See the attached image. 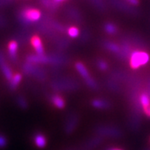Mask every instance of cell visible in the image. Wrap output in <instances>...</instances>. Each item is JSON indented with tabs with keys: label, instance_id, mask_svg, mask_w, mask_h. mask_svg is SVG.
<instances>
[{
	"label": "cell",
	"instance_id": "6da1fadb",
	"mask_svg": "<svg viewBox=\"0 0 150 150\" xmlns=\"http://www.w3.org/2000/svg\"><path fill=\"white\" fill-rule=\"evenodd\" d=\"M41 16V14L38 9L32 8H24L18 14V21L24 25H28L30 22L38 21Z\"/></svg>",
	"mask_w": 150,
	"mask_h": 150
},
{
	"label": "cell",
	"instance_id": "7a4b0ae2",
	"mask_svg": "<svg viewBox=\"0 0 150 150\" xmlns=\"http://www.w3.org/2000/svg\"><path fill=\"white\" fill-rule=\"evenodd\" d=\"M149 60V55L144 51H133L130 57V66L132 68L137 69L142 65H146Z\"/></svg>",
	"mask_w": 150,
	"mask_h": 150
},
{
	"label": "cell",
	"instance_id": "3957f363",
	"mask_svg": "<svg viewBox=\"0 0 150 150\" xmlns=\"http://www.w3.org/2000/svg\"><path fill=\"white\" fill-rule=\"evenodd\" d=\"M23 70H24L25 74L33 75V76L36 77L38 79H40V80L45 79V73L42 70H40V68H39V67H34L30 63L27 62L23 67Z\"/></svg>",
	"mask_w": 150,
	"mask_h": 150
},
{
	"label": "cell",
	"instance_id": "277c9868",
	"mask_svg": "<svg viewBox=\"0 0 150 150\" xmlns=\"http://www.w3.org/2000/svg\"><path fill=\"white\" fill-rule=\"evenodd\" d=\"M96 132L100 136H109L111 137H120L122 135L119 129L110 126H99L96 129Z\"/></svg>",
	"mask_w": 150,
	"mask_h": 150
},
{
	"label": "cell",
	"instance_id": "5b68a950",
	"mask_svg": "<svg viewBox=\"0 0 150 150\" xmlns=\"http://www.w3.org/2000/svg\"><path fill=\"white\" fill-rule=\"evenodd\" d=\"M110 2L112 4L114 7H117L121 11H124L125 12H127V13L132 14V15H137L139 13V11H137V9H134L131 8L129 6L124 3V2L120 1V0H110Z\"/></svg>",
	"mask_w": 150,
	"mask_h": 150
},
{
	"label": "cell",
	"instance_id": "8992f818",
	"mask_svg": "<svg viewBox=\"0 0 150 150\" xmlns=\"http://www.w3.org/2000/svg\"><path fill=\"white\" fill-rule=\"evenodd\" d=\"M17 50L18 43L15 41H12L8 44V57L11 61H17Z\"/></svg>",
	"mask_w": 150,
	"mask_h": 150
},
{
	"label": "cell",
	"instance_id": "52a82bcc",
	"mask_svg": "<svg viewBox=\"0 0 150 150\" xmlns=\"http://www.w3.org/2000/svg\"><path fill=\"white\" fill-rule=\"evenodd\" d=\"M27 61L29 63H47L49 61V59L43 55H28L27 57Z\"/></svg>",
	"mask_w": 150,
	"mask_h": 150
},
{
	"label": "cell",
	"instance_id": "ba28073f",
	"mask_svg": "<svg viewBox=\"0 0 150 150\" xmlns=\"http://www.w3.org/2000/svg\"><path fill=\"white\" fill-rule=\"evenodd\" d=\"M77 122H78L77 116H74V115H72V116L69 117V119L67 120V124H66V127H65V131H66V133H72V132L73 131L74 128L76 127Z\"/></svg>",
	"mask_w": 150,
	"mask_h": 150
},
{
	"label": "cell",
	"instance_id": "9c48e42d",
	"mask_svg": "<svg viewBox=\"0 0 150 150\" xmlns=\"http://www.w3.org/2000/svg\"><path fill=\"white\" fill-rule=\"evenodd\" d=\"M30 42H31L32 45L34 46L35 50H36L38 55H43V54H44V48H43L41 41H40L39 37H32L31 39H30Z\"/></svg>",
	"mask_w": 150,
	"mask_h": 150
},
{
	"label": "cell",
	"instance_id": "30bf717a",
	"mask_svg": "<svg viewBox=\"0 0 150 150\" xmlns=\"http://www.w3.org/2000/svg\"><path fill=\"white\" fill-rule=\"evenodd\" d=\"M101 141H102L101 136H96L95 137V138H92V139L87 141V142L84 144V148H86V149H93L95 148V147L97 146H98V145L101 143Z\"/></svg>",
	"mask_w": 150,
	"mask_h": 150
},
{
	"label": "cell",
	"instance_id": "8fae6325",
	"mask_svg": "<svg viewBox=\"0 0 150 150\" xmlns=\"http://www.w3.org/2000/svg\"><path fill=\"white\" fill-rule=\"evenodd\" d=\"M40 3L50 10L57 9L59 6V2H57L55 0H39Z\"/></svg>",
	"mask_w": 150,
	"mask_h": 150
},
{
	"label": "cell",
	"instance_id": "7c38bea8",
	"mask_svg": "<svg viewBox=\"0 0 150 150\" xmlns=\"http://www.w3.org/2000/svg\"><path fill=\"white\" fill-rule=\"evenodd\" d=\"M34 139L36 146L38 147H39V148H43V147H44L46 143H47L46 138L44 137V135H42L40 133H37L36 135L34 136Z\"/></svg>",
	"mask_w": 150,
	"mask_h": 150
},
{
	"label": "cell",
	"instance_id": "4fadbf2b",
	"mask_svg": "<svg viewBox=\"0 0 150 150\" xmlns=\"http://www.w3.org/2000/svg\"><path fill=\"white\" fill-rule=\"evenodd\" d=\"M76 68L77 69V70L79 71V74L82 75V78H84V79H85V80H86V79H88V78H90L87 69L86 68V67L84 66L82 63H80V62L76 63Z\"/></svg>",
	"mask_w": 150,
	"mask_h": 150
},
{
	"label": "cell",
	"instance_id": "5bb4252c",
	"mask_svg": "<svg viewBox=\"0 0 150 150\" xmlns=\"http://www.w3.org/2000/svg\"><path fill=\"white\" fill-rule=\"evenodd\" d=\"M0 69L2 70V74H4L5 78H6L8 81H11L12 78H13V75H12V71H11V70L10 69L9 67L8 66L7 64L6 63L5 65H3L2 66L0 67Z\"/></svg>",
	"mask_w": 150,
	"mask_h": 150
},
{
	"label": "cell",
	"instance_id": "9a60e30c",
	"mask_svg": "<svg viewBox=\"0 0 150 150\" xmlns=\"http://www.w3.org/2000/svg\"><path fill=\"white\" fill-rule=\"evenodd\" d=\"M67 12L71 18L76 19V21H80L81 19V15L79 14V11L75 9L74 7H68L67 9Z\"/></svg>",
	"mask_w": 150,
	"mask_h": 150
},
{
	"label": "cell",
	"instance_id": "2e32d148",
	"mask_svg": "<svg viewBox=\"0 0 150 150\" xmlns=\"http://www.w3.org/2000/svg\"><path fill=\"white\" fill-rule=\"evenodd\" d=\"M49 59V61L53 64H58V65H60L62 63H65L67 61V59L66 57H63V56H61L59 55H53L51 57H48Z\"/></svg>",
	"mask_w": 150,
	"mask_h": 150
},
{
	"label": "cell",
	"instance_id": "e0dca14e",
	"mask_svg": "<svg viewBox=\"0 0 150 150\" xmlns=\"http://www.w3.org/2000/svg\"><path fill=\"white\" fill-rule=\"evenodd\" d=\"M51 101L58 108H63L65 106V102L62 97L58 95H53L51 97Z\"/></svg>",
	"mask_w": 150,
	"mask_h": 150
},
{
	"label": "cell",
	"instance_id": "ac0fdd59",
	"mask_svg": "<svg viewBox=\"0 0 150 150\" xmlns=\"http://www.w3.org/2000/svg\"><path fill=\"white\" fill-rule=\"evenodd\" d=\"M21 80V74H15V75H14L12 79H11V80L10 81V84H9L10 89H11V90H14L16 89L18 84L20 83Z\"/></svg>",
	"mask_w": 150,
	"mask_h": 150
},
{
	"label": "cell",
	"instance_id": "d6986e66",
	"mask_svg": "<svg viewBox=\"0 0 150 150\" xmlns=\"http://www.w3.org/2000/svg\"><path fill=\"white\" fill-rule=\"evenodd\" d=\"M92 105L97 108H108L110 106V103L105 100H95L92 102Z\"/></svg>",
	"mask_w": 150,
	"mask_h": 150
},
{
	"label": "cell",
	"instance_id": "ffe728a7",
	"mask_svg": "<svg viewBox=\"0 0 150 150\" xmlns=\"http://www.w3.org/2000/svg\"><path fill=\"white\" fill-rule=\"evenodd\" d=\"M139 101H140V103L143 106V108L150 105L149 97L146 93H143L139 96Z\"/></svg>",
	"mask_w": 150,
	"mask_h": 150
},
{
	"label": "cell",
	"instance_id": "44dd1931",
	"mask_svg": "<svg viewBox=\"0 0 150 150\" xmlns=\"http://www.w3.org/2000/svg\"><path fill=\"white\" fill-rule=\"evenodd\" d=\"M104 45H105V47L107 48V49L110 50V51H113V52L118 53V52L120 51V48H119V46L114 44V43H112V42H105V43H104Z\"/></svg>",
	"mask_w": 150,
	"mask_h": 150
},
{
	"label": "cell",
	"instance_id": "7402d4cb",
	"mask_svg": "<svg viewBox=\"0 0 150 150\" xmlns=\"http://www.w3.org/2000/svg\"><path fill=\"white\" fill-rule=\"evenodd\" d=\"M105 29L109 34H115L117 32V27L111 23H108L105 25Z\"/></svg>",
	"mask_w": 150,
	"mask_h": 150
},
{
	"label": "cell",
	"instance_id": "603a6c76",
	"mask_svg": "<svg viewBox=\"0 0 150 150\" xmlns=\"http://www.w3.org/2000/svg\"><path fill=\"white\" fill-rule=\"evenodd\" d=\"M90 1H91V2L98 9L101 10V11H104V10H105V9H106V6H105V4L103 2L102 0H90Z\"/></svg>",
	"mask_w": 150,
	"mask_h": 150
},
{
	"label": "cell",
	"instance_id": "cb8c5ba5",
	"mask_svg": "<svg viewBox=\"0 0 150 150\" xmlns=\"http://www.w3.org/2000/svg\"><path fill=\"white\" fill-rule=\"evenodd\" d=\"M79 29H76V27H71L70 29L68 30V34L72 38H76L79 35Z\"/></svg>",
	"mask_w": 150,
	"mask_h": 150
},
{
	"label": "cell",
	"instance_id": "d4e9b609",
	"mask_svg": "<svg viewBox=\"0 0 150 150\" xmlns=\"http://www.w3.org/2000/svg\"><path fill=\"white\" fill-rule=\"evenodd\" d=\"M17 103H18V104L19 106H21V108L23 109H25L27 107V106H28V103H27L25 99L23 97H21V96L18 97Z\"/></svg>",
	"mask_w": 150,
	"mask_h": 150
},
{
	"label": "cell",
	"instance_id": "484cf974",
	"mask_svg": "<svg viewBox=\"0 0 150 150\" xmlns=\"http://www.w3.org/2000/svg\"><path fill=\"white\" fill-rule=\"evenodd\" d=\"M86 84H88V86L90 87L91 88H93V89H96V88H97V84L95 83V80H94L91 78L86 79Z\"/></svg>",
	"mask_w": 150,
	"mask_h": 150
},
{
	"label": "cell",
	"instance_id": "4316f807",
	"mask_svg": "<svg viewBox=\"0 0 150 150\" xmlns=\"http://www.w3.org/2000/svg\"><path fill=\"white\" fill-rule=\"evenodd\" d=\"M6 145H7V139H6V136L0 134V149L6 147Z\"/></svg>",
	"mask_w": 150,
	"mask_h": 150
},
{
	"label": "cell",
	"instance_id": "83f0119b",
	"mask_svg": "<svg viewBox=\"0 0 150 150\" xmlns=\"http://www.w3.org/2000/svg\"><path fill=\"white\" fill-rule=\"evenodd\" d=\"M98 67L101 70H105L108 68V65H107V63L105 62V61H98Z\"/></svg>",
	"mask_w": 150,
	"mask_h": 150
},
{
	"label": "cell",
	"instance_id": "f1b7e54d",
	"mask_svg": "<svg viewBox=\"0 0 150 150\" xmlns=\"http://www.w3.org/2000/svg\"><path fill=\"white\" fill-rule=\"evenodd\" d=\"M6 25H7L6 19L2 15H0V28H4L6 26Z\"/></svg>",
	"mask_w": 150,
	"mask_h": 150
},
{
	"label": "cell",
	"instance_id": "f546056e",
	"mask_svg": "<svg viewBox=\"0 0 150 150\" xmlns=\"http://www.w3.org/2000/svg\"><path fill=\"white\" fill-rule=\"evenodd\" d=\"M6 64V60H5V57L2 51H0V67L2 66L3 65Z\"/></svg>",
	"mask_w": 150,
	"mask_h": 150
},
{
	"label": "cell",
	"instance_id": "4dcf8cb0",
	"mask_svg": "<svg viewBox=\"0 0 150 150\" xmlns=\"http://www.w3.org/2000/svg\"><path fill=\"white\" fill-rule=\"evenodd\" d=\"M125 2H128V3L133 5V6H137L139 5V0H124Z\"/></svg>",
	"mask_w": 150,
	"mask_h": 150
},
{
	"label": "cell",
	"instance_id": "1f68e13d",
	"mask_svg": "<svg viewBox=\"0 0 150 150\" xmlns=\"http://www.w3.org/2000/svg\"><path fill=\"white\" fill-rule=\"evenodd\" d=\"M143 110H144L145 113L149 117H150V105L146 106V107H143Z\"/></svg>",
	"mask_w": 150,
	"mask_h": 150
},
{
	"label": "cell",
	"instance_id": "d6a6232c",
	"mask_svg": "<svg viewBox=\"0 0 150 150\" xmlns=\"http://www.w3.org/2000/svg\"><path fill=\"white\" fill-rule=\"evenodd\" d=\"M7 0H0V6H5L7 4Z\"/></svg>",
	"mask_w": 150,
	"mask_h": 150
},
{
	"label": "cell",
	"instance_id": "836d02e7",
	"mask_svg": "<svg viewBox=\"0 0 150 150\" xmlns=\"http://www.w3.org/2000/svg\"><path fill=\"white\" fill-rule=\"evenodd\" d=\"M108 150H120V149H108Z\"/></svg>",
	"mask_w": 150,
	"mask_h": 150
},
{
	"label": "cell",
	"instance_id": "e575fe53",
	"mask_svg": "<svg viewBox=\"0 0 150 150\" xmlns=\"http://www.w3.org/2000/svg\"><path fill=\"white\" fill-rule=\"evenodd\" d=\"M55 1H57V2H63V1H64V0H55Z\"/></svg>",
	"mask_w": 150,
	"mask_h": 150
},
{
	"label": "cell",
	"instance_id": "d590c367",
	"mask_svg": "<svg viewBox=\"0 0 150 150\" xmlns=\"http://www.w3.org/2000/svg\"><path fill=\"white\" fill-rule=\"evenodd\" d=\"M145 150H150V149H145Z\"/></svg>",
	"mask_w": 150,
	"mask_h": 150
},
{
	"label": "cell",
	"instance_id": "8d00e7d4",
	"mask_svg": "<svg viewBox=\"0 0 150 150\" xmlns=\"http://www.w3.org/2000/svg\"><path fill=\"white\" fill-rule=\"evenodd\" d=\"M69 150H74V149H69Z\"/></svg>",
	"mask_w": 150,
	"mask_h": 150
}]
</instances>
